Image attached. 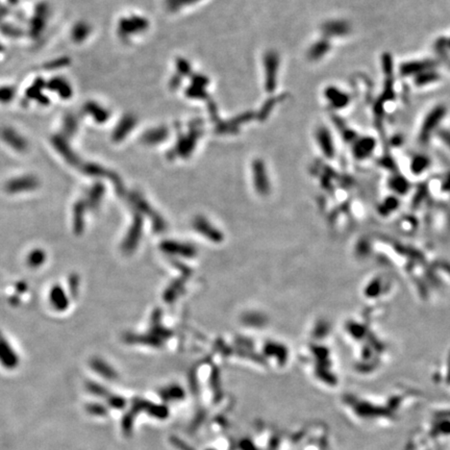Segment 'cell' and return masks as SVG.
<instances>
[{
  "label": "cell",
  "instance_id": "1",
  "mask_svg": "<svg viewBox=\"0 0 450 450\" xmlns=\"http://www.w3.org/2000/svg\"><path fill=\"white\" fill-rule=\"evenodd\" d=\"M440 117H441L440 110L436 111L434 113H432L431 115L429 116V118H427V120H426V123H424V126H423V129H422V135L423 136L430 135V129L437 126L436 124H437V122L439 121Z\"/></svg>",
  "mask_w": 450,
  "mask_h": 450
}]
</instances>
